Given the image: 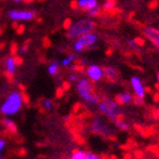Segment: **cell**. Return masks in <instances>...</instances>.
I'll return each mask as SVG.
<instances>
[{
    "instance_id": "cell-34",
    "label": "cell",
    "mask_w": 159,
    "mask_h": 159,
    "mask_svg": "<svg viewBox=\"0 0 159 159\" xmlns=\"http://www.w3.org/2000/svg\"><path fill=\"white\" fill-rule=\"evenodd\" d=\"M70 119V116H66V117H65V120H66V122H68Z\"/></svg>"
},
{
    "instance_id": "cell-33",
    "label": "cell",
    "mask_w": 159,
    "mask_h": 159,
    "mask_svg": "<svg viewBox=\"0 0 159 159\" xmlns=\"http://www.w3.org/2000/svg\"><path fill=\"white\" fill-rule=\"evenodd\" d=\"M155 115H156V117H157V118H159V108L156 110V114H155Z\"/></svg>"
},
{
    "instance_id": "cell-18",
    "label": "cell",
    "mask_w": 159,
    "mask_h": 159,
    "mask_svg": "<svg viewBox=\"0 0 159 159\" xmlns=\"http://www.w3.org/2000/svg\"><path fill=\"white\" fill-rule=\"evenodd\" d=\"M70 159H85V152L82 151V150H75L72 153Z\"/></svg>"
},
{
    "instance_id": "cell-26",
    "label": "cell",
    "mask_w": 159,
    "mask_h": 159,
    "mask_svg": "<svg viewBox=\"0 0 159 159\" xmlns=\"http://www.w3.org/2000/svg\"><path fill=\"white\" fill-rule=\"evenodd\" d=\"M133 102L135 103V105H139V106H141V105H143L144 103V101H143V99H141V98H136V97H134V101Z\"/></svg>"
},
{
    "instance_id": "cell-1",
    "label": "cell",
    "mask_w": 159,
    "mask_h": 159,
    "mask_svg": "<svg viewBox=\"0 0 159 159\" xmlns=\"http://www.w3.org/2000/svg\"><path fill=\"white\" fill-rule=\"evenodd\" d=\"M24 98L20 91H13L8 94L6 99L0 106V111L5 116H13L16 115L23 107Z\"/></svg>"
},
{
    "instance_id": "cell-6",
    "label": "cell",
    "mask_w": 159,
    "mask_h": 159,
    "mask_svg": "<svg viewBox=\"0 0 159 159\" xmlns=\"http://www.w3.org/2000/svg\"><path fill=\"white\" fill-rule=\"evenodd\" d=\"M8 16L15 22H27L35 17V11L29 9H11L8 11Z\"/></svg>"
},
{
    "instance_id": "cell-28",
    "label": "cell",
    "mask_w": 159,
    "mask_h": 159,
    "mask_svg": "<svg viewBox=\"0 0 159 159\" xmlns=\"http://www.w3.org/2000/svg\"><path fill=\"white\" fill-rule=\"evenodd\" d=\"M5 147H6V141H5L3 139H0V153H1V151L5 149Z\"/></svg>"
},
{
    "instance_id": "cell-36",
    "label": "cell",
    "mask_w": 159,
    "mask_h": 159,
    "mask_svg": "<svg viewBox=\"0 0 159 159\" xmlns=\"http://www.w3.org/2000/svg\"><path fill=\"white\" fill-rule=\"evenodd\" d=\"M0 159H1V156H0Z\"/></svg>"
},
{
    "instance_id": "cell-11",
    "label": "cell",
    "mask_w": 159,
    "mask_h": 159,
    "mask_svg": "<svg viewBox=\"0 0 159 159\" xmlns=\"http://www.w3.org/2000/svg\"><path fill=\"white\" fill-rule=\"evenodd\" d=\"M77 40H80L81 42L83 43L84 48H92V47L96 46L97 41H98V35L96 33H86L84 35H82L81 38H79Z\"/></svg>"
},
{
    "instance_id": "cell-24",
    "label": "cell",
    "mask_w": 159,
    "mask_h": 159,
    "mask_svg": "<svg viewBox=\"0 0 159 159\" xmlns=\"http://www.w3.org/2000/svg\"><path fill=\"white\" fill-rule=\"evenodd\" d=\"M114 7H115V1H106V2L103 3V9L105 10L113 9Z\"/></svg>"
},
{
    "instance_id": "cell-10",
    "label": "cell",
    "mask_w": 159,
    "mask_h": 159,
    "mask_svg": "<svg viewBox=\"0 0 159 159\" xmlns=\"http://www.w3.org/2000/svg\"><path fill=\"white\" fill-rule=\"evenodd\" d=\"M18 61L16 60V58L13 56L8 57L6 60H5V70H6V74L8 77H13L16 73V67Z\"/></svg>"
},
{
    "instance_id": "cell-14",
    "label": "cell",
    "mask_w": 159,
    "mask_h": 159,
    "mask_svg": "<svg viewBox=\"0 0 159 159\" xmlns=\"http://www.w3.org/2000/svg\"><path fill=\"white\" fill-rule=\"evenodd\" d=\"M1 124H2L3 127L8 129L9 132H11V133H16L17 132V126H16V124H15V123H14L10 118H5V119H2Z\"/></svg>"
},
{
    "instance_id": "cell-29",
    "label": "cell",
    "mask_w": 159,
    "mask_h": 159,
    "mask_svg": "<svg viewBox=\"0 0 159 159\" xmlns=\"http://www.w3.org/2000/svg\"><path fill=\"white\" fill-rule=\"evenodd\" d=\"M26 51H27V44H24V46L20 47V53H25Z\"/></svg>"
},
{
    "instance_id": "cell-22",
    "label": "cell",
    "mask_w": 159,
    "mask_h": 159,
    "mask_svg": "<svg viewBox=\"0 0 159 159\" xmlns=\"http://www.w3.org/2000/svg\"><path fill=\"white\" fill-rule=\"evenodd\" d=\"M88 14H89L90 17H97L100 14V6H98V7H96V8H93V9L89 10Z\"/></svg>"
},
{
    "instance_id": "cell-19",
    "label": "cell",
    "mask_w": 159,
    "mask_h": 159,
    "mask_svg": "<svg viewBox=\"0 0 159 159\" xmlns=\"http://www.w3.org/2000/svg\"><path fill=\"white\" fill-rule=\"evenodd\" d=\"M99 6V3H98V1L97 0H88V3H86V8L84 11H89V10L93 9V8H96V7Z\"/></svg>"
},
{
    "instance_id": "cell-8",
    "label": "cell",
    "mask_w": 159,
    "mask_h": 159,
    "mask_svg": "<svg viewBox=\"0 0 159 159\" xmlns=\"http://www.w3.org/2000/svg\"><path fill=\"white\" fill-rule=\"evenodd\" d=\"M131 84H132V88H133V90H134V93H135L136 98L143 99L144 96H146V89H144V86H143L141 80L138 76H133L132 79H131Z\"/></svg>"
},
{
    "instance_id": "cell-7",
    "label": "cell",
    "mask_w": 159,
    "mask_h": 159,
    "mask_svg": "<svg viewBox=\"0 0 159 159\" xmlns=\"http://www.w3.org/2000/svg\"><path fill=\"white\" fill-rule=\"evenodd\" d=\"M86 75L89 77L90 82H98L103 77L102 68L99 65L92 64V65L88 66V68H86Z\"/></svg>"
},
{
    "instance_id": "cell-35",
    "label": "cell",
    "mask_w": 159,
    "mask_h": 159,
    "mask_svg": "<svg viewBox=\"0 0 159 159\" xmlns=\"http://www.w3.org/2000/svg\"><path fill=\"white\" fill-rule=\"evenodd\" d=\"M157 80H158V83H159V73L157 74Z\"/></svg>"
},
{
    "instance_id": "cell-5",
    "label": "cell",
    "mask_w": 159,
    "mask_h": 159,
    "mask_svg": "<svg viewBox=\"0 0 159 159\" xmlns=\"http://www.w3.org/2000/svg\"><path fill=\"white\" fill-rule=\"evenodd\" d=\"M91 131L96 134L106 136V138H110V136L114 135V129H110L109 126L105 123V120L100 117L93 118L92 123H91Z\"/></svg>"
},
{
    "instance_id": "cell-27",
    "label": "cell",
    "mask_w": 159,
    "mask_h": 159,
    "mask_svg": "<svg viewBox=\"0 0 159 159\" xmlns=\"http://www.w3.org/2000/svg\"><path fill=\"white\" fill-rule=\"evenodd\" d=\"M76 81H79V77H77V75L75 73H72L70 75V82H76Z\"/></svg>"
},
{
    "instance_id": "cell-32",
    "label": "cell",
    "mask_w": 159,
    "mask_h": 159,
    "mask_svg": "<svg viewBox=\"0 0 159 159\" xmlns=\"http://www.w3.org/2000/svg\"><path fill=\"white\" fill-rule=\"evenodd\" d=\"M83 65V66H86V65H88V61H86V60H82V63H81Z\"/></svg>"
},
{
    "instance_id": "cell-9",
    "label": "cell",
    "mask_w": 159,
    "mask_h": 159,
    "mask_svg": "<svg viewBox=\"0 0 159 159\" xmlns=\"http://www.w3.org/2000/svg\"><path fill=\"white\" fill-rule=\"evenodd\" d=\"M143 33L155 46L159 48V30L152 26H146L143 29Z\"/></svg>"
},
{
    "instance_id": "cell-4",
    "label": "cell",
    "mask_w": 159,
    "mask_h": 159,
    "mask_svg": "<svg viewBox=\"0 0 159 159\" xmlns=\"http://www.w3.org/2000/svg\"><path fill=\"white\" fill-rule=\"evenodd\" d=\"M99 110L113 122H116L122 116V110L119 109L118 103L111 99H106L102 102H99Z\"/></svg>"
},
{
    "instance_id": "cell-2",
    "label": "cell",
    "mask_w": 159,
    "mask_h": 159,
    "mask_svg": "<svg viewBox=\"0 0 159 159\" xmlns=\"http://www.w3.org/2000/svg\"><path fill=\"white\" fill-rule=\"evenodd\" d=\"M96 29V23L89 18H83L75 23L70 24V26L67 29L66 35L68 39H79L86 33H91Z\"/></svg>"
},
{
    "instance_id": "cell-3",
    "label": "cell",
    "mask_w": 159,
    "mask_h": 159,
    "mask_svg": "<svg viewBox=\"0 0 159 159\" xmlns=\"http://www.w3.org/2000/svg\"><path fill=\"white\" fill-rule=\"evenodd\" d=\"M76 90L80 97L82 98L85 102L90 105H97L99 103V98L94 93L92 83L88 79H80L76 83Z\"/></svg>"
},
{
    "instance_id": "cell-12",
    "label": "cell",
    "mask_w": 159,
    "mask_h": 159,
    "mask_svg": "<svg viewBox=\"0 0 159 159\" xmlns=\"http://www.w3.org/2000/svg\"><path fill=\"white\" fill-rule=\"evenodd\" d=\"M115 101L118 105H129L134 101V97L129 92H122L117 94L116 98H115Z\"/></svg>"
},
{
    "instance_id": "cell-15",
    "label": "cell",
    "mask_w": 159,
    "mask_h": 159,
    "mask_svg": "<svg viewBox=\"0 0 159 159\" xmlns=\"http://www.w3.org/2000/svg\"><path fill=\"white\" fill-rule=\"evenodd\" d=\"M58 72H59V64H58V61H52L48 66V73L53 76V75L58 74Z\"/></svg>"
},
{
    "instance_id": "cell-13",
    "label": "cell",
    "mask_w": 159,
    "mask_h": 159,
    "mask_svg": "<svg viewBox=\"0 0 159 159\" xmlns=\"http://www.w3.org/2000/svg\"><path fill=\"white\" fill-rule=\"evenodd\" d=\"M102 72L103 76H106L110 81H116L118 77V72L114 67H105V68H102Z\"/></svg>"
},
{
    "instance_id": "cell-31",
    "label": "cell",
    "mask_w": 159,
    "mask_h": 159,
    "mask_svg": "<svg viewBox=\"0 0 159 159\" xmlns=\"http://www.w3.org/2000/svg\"><path fill=\"white\" fill-rule=\"evenodd\" d=\"M129 47H132V48H134V47L136 46L135 41H134V40H129Z\"/></svg>"
},
{
    "instance_id": "cell-17",
    "label": "cell",
    "mask_w": 159,
    "mask_h": 159,
    "mask_svg": "<svg viewBox=\"0 0 159 159\" xmlns=\"http://www.w3.org/2000/svg\"><path fill=\"white\" fill-rule=\"evenodd\" d=\"M115 124H116V126L120 131H129V124L126 122H124V120H122V119H117L116 122H115Z\"/></svg>"
},
{
    "instance_id": "cell-21",
    "label": "cell",
    "mask_w": 159,
    "mask_h": 159,
    "mask_svg": "<svg viewBox=\"0 0 159 159\" xmlns=\"http://www.w3.org/2000/svg\"><path fill=\"white\" fill-rule=\"evenodd\" d=\"M74 3H75L76 8H79V9H81V10H85L88 0H79V1H76V2H74Z\"/></svg>"
},
{
    "instance_id": "cell-20",
    "label": "cell",
    "mask_w": 159,
    "mask_h": 159,
    "mask_svg": "<svg viewBox=\"0 0 159 159\" xmlns=\"http://www.w3.org/2000/svg\"><path fill=\"white\" fill-rule=\"evenodd\" d=\"M73 48H74V50H75V51H77V52H81V51H83V50L85 49V48H84V46H83V43L81 42L80 40H76V41H75Z\"/></svg>"
},
{
    "instance_id": "cell-23",
    "label": "cell",
    "mask_w": 159,
    "mask_h": 159,
    "mask_svg": "<svg viewBox=\"0 0 159 159\" xmlns=\"http://www.w3.org/2000/svg\"><path fill=\"white\" fill-rule=\"evenodd\" d=\"M43 108L46 110H50L51 108H52V106H53V103H52V101L50 99H46L44 101H43Z\"/></svg>"
},
{
    "instance_id": "cell-30",
    "label": "cell",
    "mask_w": 159,
    "mask_h": 159,
    "mask_svg": "<svg viewBox=\"0 0 159 159\" xmlns=\"http://www.w3.org/2000/svg\"><path fill=\"white\" fill-rule=\"evenodd\" d=\"M134 41H135L136 44H140V46H143V44H144V41H142V39H139V38L135 39Z\"/></svg>"
},
{
    "instance_id": "cell-25",
    "label": "cell",
    "mask_w": 159,
    "mask_h": 159,
    "mask_svg": "<svg viewBox=\"0 0 159 159\" xmlns=\"http://www.w3.org/2000/svg\"><path fill=\"white\" fill-rule=\"evenodd\" d=\"M85 159H101L98 155L92 152H85Z\"/></svg>"
},
{
    "instance_id": "cell-16",
    "label": "cell",
    "mask_w": 159,
    "mask_h": 159,
    "mask_svg": "<svg viewBox=\"0 0 159 159\" xmlns=\"http://www.w3.org/2000/svg\"><path fill=\"white\" fill-rule=\"evenodd\" d=\"M74 60H75V55H74V53H70V56H67L66 58H64V59L61 60V65H63L64 67H68Z\"/></svg>"
}]
</instances>
